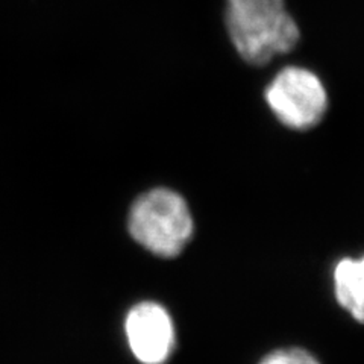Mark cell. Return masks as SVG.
I'll list each match as a JSON object with an SVG mask.
<instances>
[{"label": "cell", "mask_w": 364, "mask_h": 364, "mask_svg": "<svg viewBox=\"0 0 364 364\" xmlns=\"http://www.w3.org/2000/svg\"><path fill=\"white\" fill-rule=\"evenodd\" d=\"M225 17L237 53L254 65L289 53L301 38L284 0H226Z\"/></svg>", "instance_id": "cell-1"}, {"label": "cell", "mask_w": 364, "mask_h": 364, "mask_svg": "<svg viewBox=\"0 0 364 364\" xmlns=\"http://www.w3.org/2000/svg\"><path fill=\"white\" fill-rule=\"evenodd\" d=\"M131 235L152 254L178 255L193 234V219L187 202L168 188H154L132 205Z\"/></svg>", "instance_id": "cell-2"}, {"label": "cell", "mask_w": 364, "mask_h": 364, "mask_svg": "<svg viewBox=\"0 0 364 364\" xmlns=\"http://www.w3.org/2000/svg\"><path fill=\"white\" fill-rule=\"evenodd\" d=\"M264 99L278 122L294 131L314 128L328 109V93L321 77L298 65L284 67L273 76Z\"/></svg>", "instance_id": "cell-3"}, {"label": "cell", "mask_w": 364, "mask_h": 364, "mask_svg": "<svg viewBox=\"0 0 364 364\" xmlns=\"http://www.w3.org/2000/svg\"><path fill=\"white\" fill-rule=\"evenodd\" d=\"M124 328L131 350L143 364H163L172 354L173 323L161 305L143 302L134 306Z\"/></svg>", "instance_id": "cell-4"}, {"label": "cell", "mask_w": 364, "mask_h": 364, "mask_svg": "<svg viewBox=\"0 0 364 364\" xmlns=\"http://www.w3.org/2000/svg\"><path fill=\"white\" fill-rule=\"evenodd\" d=\"M334 287L338 304L364 323V257L340 261L334 272Z\"/></svg>", "instance_id": "cell-5"}, {"label": "cell", "mask_w": 364, "mask_h": 364, "mask_svg": "<svg viewBox=\"0 0 364 364\" xmlns=\"http://www.w3.org/2000/svg\"><path fill=\"white\" fill-rule=\"evenodd\" d=\"M259 364H318L314 357L302 349H282L267 355Z\"/></svg>", "instance_id": "cell-6"}]
</instances>
